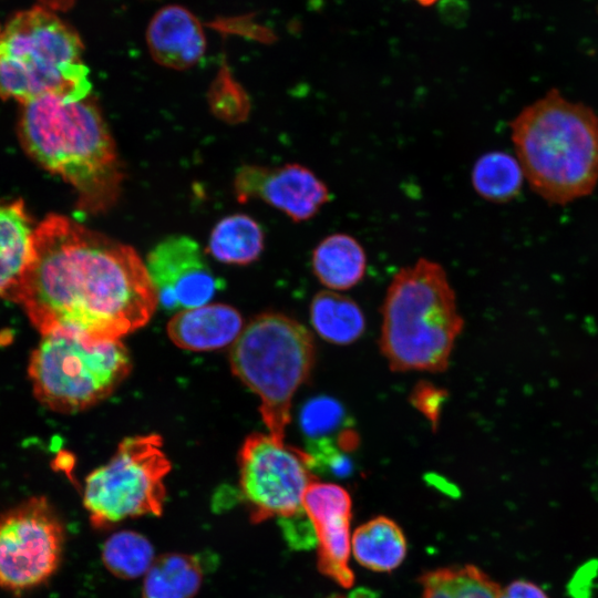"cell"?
Instances as JSON below:
<instances>
[{
	"label": "cell",
	"mask_w": 598,
	"mask_h": 598,
	"mask_svg": "<svg viewBox=\"0 0 598 598\" xmlns=\"http://www.w3.org/2000/svg\"><path fill=\"white\" fill-rule=\"evenodd\" d=\"M101 557L105 568L120 579L145 575L155 558L151 542L132 530L111 535L103 544Z\"/></svg>",
	"instance_id": "cell-24"
},
{
	"label": "cell",
	"mask_w": 598,
	"mask_h": 598,
	"mask_svg": "<svg viewBox=\"0 0 598 598\" xmlns=\"http://www.w3.org/2000/svg\"><path fill=\"white\" fill-rule=\"evenodd\" d=\"M463 324L446 271L439 262L420 258L401 268L388 287L381 352L396 372H442Z\"/></svg>",
	"instance_id": "cell-4"
},
{
	"label": "cell",
	"mask_w": 598,
	"mask_h": 598,
	"mask_svg": "<svg viewBox=\"0 0 598 598\" xmlns=\"http://www.w3.org/2000/svg\"><path fill=\"white\" fill-rule=\"evenodd\" d=\"M204 569L195 555L167 553L155 557L145 574L142 598H193Z\"/></svg>",
	"instance_id": "cell-19"
},
{
	"label": "cell",
	"mask_w": 598,
	"mask_h": 598,
	"mask_svg": "<svg viewBox=\"0 0 598 598\" xmlns=\"http://www.w3.org/2000/svg\"><path fill=\"white\" fill-rule=\"evenodd\" d=\"M19 136L38 164L73 187L81 208L100 213L114 205L124 174L110 131L89 97L45 96L22 104Z\"/></svg>",
	"instance_id": "cell-2"
},
{
	"label": "cell",
	"mask_w": 598,
	"mask_h": 598,
	"mask_svg": "<svg viewBox=\"0 0 598 598\" xmlns=\"http://www.w3.org/2000/svg\"><path fill=\"white\" fill-rule=\"evenodd\" d=\"M37 224L21 199L0 200V297L10 299L34 257Z\"/></svg>",
	"instance_id": "cell-16"
},
{
	"label": "cell",
	"mask_w": 598,
	"mask_h": 598,
	"mask_svg": "<svg viewBox=\"0 0 598 598\" xmlns=\"http://www.w3.org/2000/svg\"><path fill=\"white\" fill-rule=\"evenodd\" d=\"M264 244L265 235L260 225L247 215L235 214L215 225L207 250L220 262L248 265L259 258Z\"/></svg>",
	"instance_id": "cell-20"
},
{
	"label": "cell",
	"mask_w": 598,
	"mask_h": 598,
	"mask_svg": "<svg viewBox=\"0 0 598 598\" xmlns=\"http://www.w3.org/2000/svg\"><path fill=\"white\" fill-rule=\"evenodd\" d=\"M444 395L443 391L436 389L433 384L422 382L415 386L412 393V402L434 424L439 420V412Z\"/></svg>",
	"instance_id": "cell-26"
},
{
	"label": "cell",
	"mask_w": 598,
	"mask_h": 598,
	"mask_svg": "<svg viewBox=\"0 0 598 598\" xmlns=\"http://www.w3.org/2000/svg\"><path fill=\"white\" fill-rule=\"evenodd\" d=\"M310 320L319 336L336 344H349L364 331L360 307L351 298L334 291L318 292L310 305Z\"/></svg>",
	"instance_id": "cell-21"
},
{
	"label": "cell",
	"mask_w": 598,
	"mask_h": 598,
	"mask_svg": "<svg viewBox=\"0 0 598 598\" xmlns=\"http://www.w3.org/2000/svg\"><path fill=\"white\" fill-rule=\"evenodd\" d=\"M525 179L550 204L589 195L598 183V116L558 90L525 106L511 122Z\"/></svg>",
	"instance_id": "cell-3"
},
{
	"label": "cell",
	"mask_w": 598,
	"mask_h": 598,
	"mask_svg": "<svg viewBox=\"0 0 598 598\" xmlns=\"http://www.w3.org/2000/svg\"><path fill=\"white\" fill-rule=\"evenodd\" d=\"M91 92L79 34L55 14L34 7L0 31V97L21 105L45 97L84 100Z\"/></svg>",
	"instance_id": "cell-5"
},
{
	"label": "cell",
	"mask_w": 598,
	"mask_h": 598,
	"mask_svg": "<svg viewBox=\"0 0 598 598\" xmlns=\"http://www.w3.org/2000/svg\"><path fill=\"white\" fill-rule=\"evenodd\" d=\"M328 598H346V597L339 596V595H334V596H331V597H328Z\"/></svg>",
	"instance_id": "cell-29"
},
{
	"label": "cell",
	"mask_w": 598,
	"mask_h": 598,
	"mask_svg": "<svg viewBox=\"0 0 598 598\" xmlns=\"http://www.w3.org/2000/svg\"><path fill=\"white\" fill-rule=\"evenodd\" d=\"M497 598H549L546 592L527 580H515L501 589Z\"/></svg>",
	"instance_id": "cell-27"
},
{
	"label": "cell",
	"mask_w": 598,
	"mask_h": 598,
	"mask_svg": "<svg viewBox=\"0 0 598 598\" xmlns=\"http://www.w3.org/2000/svg\"><path fill=\"white\" fill-rule=\"evenodd\" d=\"M309 453L277 442L271 435L250 434L239 452V485L252 523L271 517L281 522L306 515L302 497L316 481Z\"/></svg>",
	"instance_id": "cell-10"
},
{
	"label": "cell",
	"mask_w": 598,
	"mask_h": 598,
	"mask_svg": "<svg viewBox=\"0 0 598 598\" xmlns=\"http://www.w3.org/2000/svg\"><path fill=\"white\" fill-rule=\"evenodd\" d=\"M312 269L318 280L331 290L357 286L367 270V254L353 236L337 233L323 238L315 248Z\"/></svg>",
	"instance_id": "cell-17"
},
{
	"label": "cell",
	"mask_w": 598,
	"mask_h": 598,
	"mask_svg": "<svg viewBox=\"0 0 598 598\" xmlns=\"http://www.w3.org/2000/svg\"><path fill=\"white\" fill-rule=\"evenodd\" d=\"M131 368L121 340L92 341L55 331L42 334L28 374L39 402L55 412L72 413L109 396Z\"/></svg>",
	"instance_id": "cell-7"
},
{
	"label": "cell",
	"mask_w": 598,
	"mask_h": 598,
	"mask_svg": "<svg viewBox=\"0 0 598 598\" xmlns=\"http://www.w3.org/2000/svg\"><path fill=\"white\" fill-rule=\"evenodd\" d=\"M171 468L158 434L122 440L110 461L85 477L82 502L92 527L101 530L127 518L161 516Z\"/></svg>",
	"instance_id": "cell-8"
},
{
	"label": "cell",
	"mask_w": 598,
	"mask_h": 598,
	"mask_svg": "<svg viewBox=\"0 0 598 598\" xmlns=\"http://www.w3.org/2000/svg\"><path fill=\"white\" fill-rule=\"evenodd\" d=\"M343 411L331 398L318 396L308 401L300 412L302 431L311 439L332 432L340 423Z\"/></svg>",
	"instance_id": "cell-25"
},
{
	"label": "cell",
	"mask_w": 598,
	"mask_h": 598,
	"mask_svg": "<svg viewBox=\"0 0 598 598\" xmlns=\"http://www.w3.org/2000/svg\"><path fill=\"white\" fill-rule=\"evenodd\" d=\"M145 266L157 302L166 310L206 305L220 286L198 243L185 235L161 240L148 252Z\"/></svg>",
	"instance_id": "cell-11"
},
{
	"label": "cell",
	"mask_w": 598,
	"mask_h": 598,
	"mask_svg": "<svg viewBox=\"0 0 598 598\" xmlns=\"http://www.w3.org/2000/svg\"><path fill=\"white\" fill-rule=\"evenodd\" d=\"M315 362L311 333L278 313L251 320L230 351L233 373L260 399L261 419L277 442H285L292 398Z\"/></svg>",
	"instance_id": "cell-6"
},
{
	"label": "cell",
	"mask_w": 598,
	"mask_h": 598,
	"mask_svg": "<svg viewBox=\"0 0 598 598\" xmlns=\"http://www.w3.org/2000/svg\"><path fill=\"white\" fill-rule=\"evenodd\" d=\"M234 192L238 202L264 200L293 221L312 218L330 199L327 185L299 164L279 167L244 165L235 175Z\"/></svg>",
	"instance_id": "cell-12"
},
{
	"label": "cell",
	"mask_w": 598,
	"mask_h": 598,
	"mask_svg": "<svg viewBox=\"0 0 598 598\" xmlns=\"http://www.w3.org/2000/svg\"><path fill=\"white\" fill-rule=\"evenodd\" d=\"M10 300L45 334L121 340L158 306L145 262L128 245L62 215L37 224L33 261Z\"/></svg>",
	"instance_id": "cell-1"
},
{
	"label": "cell",
	"mask_w": 598,
	"mask_h": 598,
	"mask_svg": "<svg viewBox=\"0 0 598 598\" xmlns=\"http://www.w3.org/2000/svg\"><path fill=\"white\" fill-rule=\"evenodd\" d=\"M146 42L158 64L175 70L194 66L206 50L199 20L178 4L163 7L153 16L146 30Z\"/></svg>",
	"instance_id": "cell-14"
},
{
	"label": "cell",
	"mask_w": 598,
	"mask_h": 598,
	"mask_svg": "<svg viewBox=\"0 0 598 598\" xmlns=\"http://www.w3.org/2000/svg\"><path fill=\"white\" fill-rule=\"evenodd\" d=\"M243 318L231 306L203 305L178 311L167 323V336L178 348L210 351L224 348L238 338Z\"/></svg>",
	"instance_id": "cell-15"
},
{
	"label": "cell",
	"mask_w": 598,
	"mask_h": 598,
	"mask_svg": "<svg viewBox=\"0 0 598 598\" xmlns=\"http://www.w3.org/2000/svg\"><path fill=\"white\" fill-rule=\"evenodd\" d=\"M416 1L419 3H421V4L429 6V4L433 3L436 0H416Z\"/></svg>",
	"instance_id": "cell-28"
},
{
	"label": "cell",
	"mask_w": 598,
	"mask_h": 598,
	"mask_svg": "<svg viewBox=\"0 0 598 598\" xmlns=\"http://www.w3.org/2000/svg\"><path fill=\"white\" fill-rule=\"evenodd\" d=\"M355 560L374 571L396 568L406 555L402 529L392 519L379 516L359 526L351 538Z\"/></svg>",
	"instance_id": "cell-18"
},
{
	"label": "cell",
	"mask_w": 598,
	"mask_h": 598,
	"mask_svg": "<svg viewBox=\"0 0 598 598\" xmlns=\"http://www.w3.org/2000/svg\"><path fill=\"white\" fill-rule=\"evenodd\" d=\"M351 507L349 493L337 484L316 480L303 493L302 508L315 534L319 571L344 588L354 581L349 567Z\"/></svg>",
	"instance_id": "cell-13"
},
{
	"label": "cell",
	"mask_w": 598,
	"mask_h": 598,
	"mask_svg": "<svg viewBox=\"0 0 598 598\" xmlns=\"http://www.w3.org/2000/svg\"><path fill=\"white\" fill-rule=\"evenodd\" d=\"M65 526L44 496H33L0 514V588L16 596L33 590L58 571Z\"/></svg>",
	"instance_id": "cell-9"
},
{
	"label": "cell",
	"mask_w": 598,
	"mask_h": 598,
	"mask_svg": "<svg viewBox=\"0 0 598 598\" xmlns=\"http://www.w3.org/2000/svg\"><path fill=\"white\" fill-rule=\"evenodd\" d=\"M524 179L517 158L503 151L481 155L471 173V183L476 194L496 204L514 199L520 193Z\"/></svg>",
	"instance_id": "cell-22"
},
{
	"label": "cell",
	"mask_w": 598,
	"mask_h": 598,
	"mask_svg": "<svg viewBox=\"0 0 598 598\" xmlns=\"http://www.w3.org/2000/svg\"><path fill=\"white\" fill-rule=\"evenodd\" d=\"M422 598H497L501 587L473 565L436 569L423 575Z\"/></svg>",
	"instance_id": "cell-23"
}]
</instances>
